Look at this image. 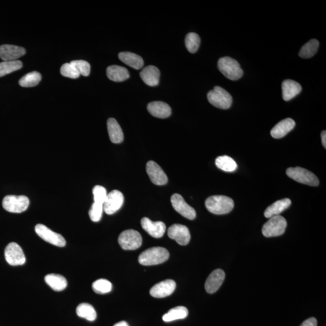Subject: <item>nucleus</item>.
Returning a JSON list of instances; mask_svg holds the SVG:
<instances>
[{
  "label": "nucleus",
  "instance_id": "19",
  "mask_svg": "<svg viewBox=\"0 0 326 326\" xmlns=\"http://www.w3.org/2000/svg\"><path fill=\"white\" fill-rule=\"evenodd\" d=\"M296 126V122L293 119L287 118L278 123L272 130L271 135L275 139H281L291 131Z\"/></svg>",
  "mask_w": 326,
  "mask_h": 326
},
{
  "label": "nucleus",
  "instance_id": "41",
  "mask_svg": "<svg viewBox=\"0 0 326 326\" xmlns=\"http://www.w3.org/2000/svg\"><path fill=\"white\" fill-rule=\"evenodd\" d=\"M321 136H322V144H323V147H324L326 149V130H323V131L322 132V134H321Z\"/></svg>",
  "mask_w": 326,
  "mask_h": 326
},
{
  "label": "nucleus",
  "instance_id": "8",
  "mask_svg": "<svg viewBox=\"0 0 326 326\" xmlns=\"http://www.w3.org/2000/svg\"><path fill=\"white\" fill-rule=\"evenodd\" d=\"M118 241L122 249L135 250L141 247L143 239L139 232L134 229H127L120 234Z\"/></svg>",
  "mask_w": 326,
  "mask_h": 326
},
{
  "label": "nucleus",
  "instance_id": "33",
  "mask_svg": "<svg viewBox=\"0 0 326 326\" xmlns=\"http://www.w3.org/2000/svg\"><path fill=\"white\" fill-rule=\"evenodd\" d=\"M23 67L22 62L18 60L12 61H3L0 63V77L4 76L17 71Z\"/></svg>",
  "mask_w": 326,
  "mask_h": 326
},
{
  "label": "nucleus",
  "instance_id": "1",
  "mask_svg": "<svg viewBox=\"0 0 326 326\" xmlns=\"http://www.w3.org/2000/svg\"><path fill=\"white\" fill-rule=\"evenodd\" d=\"M234 203L231 198L226 196L215 195L205 201V207L215 215H225L233 209Z\"/></svg>",
  "mask_w": 326,
  "mask_h": 326
},
{
  "label": "nucleus",
  "instance_id": "24",
  "mask_svg": "<svg viewBox=\"0 0 326 326\" xmlns=\"http://www.w3.org/2000/svg\"><path fill=\"white\" fill-rule=\"evenodd\" d=\"M109 139L113 143H121L124 141V132L116 119L110 118L107 121Z\"/></svg>",
  "mask_w": 326,
  "mask_h": 326
},
{
  "label": "nucleus",
  "instance_id": "39",
  "mask_svg": "<svg viewBox=\"0 0 326 326\" xmlns=\"http://www.w3.org/2000/svg\"><path fill=\"white\" fill-rule=\"evenodd\" d=\"M103 211V205L94 202L89 211V215L91 221L99 222L101 220Z\"/></svg>",
  "mask_w": 326,
  "mask_h": 326
},
{
  "label": "nucleus",
  "instance_id": "37",
  "mask_svg": "<svg viewBox=\"0 0 326 326\" xmlns=\"http://www.w3.org/2000/svg\"><path fill=\"white\" fill-rule=\"evenodd\" d=\"M94 201L96 203L103 205L107 197L105 188L101 186H96L93 189Z\"/></svg>",
  "mask_w": 326,
  "mask_h": 326
},
{
  "label": "nucleus",
  "instance_id": "4",
  "mask_svg": "<svg viewBox=\"0 0 326 326\" xmlns=\"http://www.w3.org/2000/svg\"><path fill=\"white\" fill-rule=\"evenodd\" d=\"M208 101L216 108L227 109L230 108L233 98L230 94L224 88L216 86L207 94Z\"/></svg>",
  "mask_w": 326,
  "mask_h": 326
},
{
  "label": "nucleus",
  "instance_id": "15",
  "mask_svg": "<svg viewBox=\"0 0 326 326\" xmlns=\"http://www.w3.org/2000/svg\"><path fill=\"white\" fill-rule=\"evenodd\" d=\"M142 228L154 238L163 237L166 229L165 224L161 221L153 222L148 218H143L141 220Z\"/></svg>",
  "mask_w": 326,
  "mask_h": 326
},
{
  "label": "nucleus",
  "instance_id": "23",
  "mask_svg": "<svg viewBox=\"0 0 326 326\" xmlns=\"http://www.w3.org/2000/svg\"><path fill=\"white\" fill-rule=\"evenodd\" d=\"M106 75L112 81L117 82L125 81L130 77L128 70L119 65H111L107 68Z\"/></svg>",
  "mask_w": 326,
  "mask_h": 326
},
{
  "label": "nucleus",
  "instance_id": "35",
  "mask_svg": "<svg viewBox=\"0 0 326 326\" xmlns=\"http://www.w3.org/2000/svg\"><path fill=\"white\" fill-rule=\"evenodd\" d=\"M92 288L96 293L99 294H105L109 293L112 290V284L106 279H99L93 283Z\"/></svg>",
  "mask_w": 326,
  "mask_h": 326
},
{
  "label": "nucleus",
  "instance_id": "3",
  "mask_svg": "<svg viewBox=\"0 0 326 326\" xmlns=\"http://www.w3.org/2000/svg\"><path fill=\"white\" fill-rule=\"evenodd\" d=\"M218 67L224 76L229 80H239L244 74L239 62L230 57H223L219 59Z\"/></svg>",
  "mask_w": 326,
  "mask_h": 326
},
{
  "label": "nucleus",
  "instance_id": "16",
  "mask_svg": "<svg viewBox=\"0 0 326 326\" xmlns=\"http://www.w3.org/2000/svg\"><path fill=\"white\" fill-rule=\"evenodd\" d=\"M176 281L166 280L156 284L150 290V294L155 298H164L174 293L176 288Z\"/></svg>",
  "mask_w": 326,
  "mask_h": 326
},
{
  "label": "nucleus",
  "instance_id": "14",
  "mask_svg": "<svg viewBox=\"0 0 326 326\" xmlns=\"http://www.w3.org/2000/svg\"><path fill=\"white\" fill-rule=\"evenodd\" d=\"M147 172L153 184L158 186H163L168 183V176L161 167L155 161H150L148 162Z\"/></svg>",
  "mask_w": 326,
  "mask_h": 326
},
{
  "label": "nucleus",
  "instance_id": "36",
  "mask_svg": "<svg viewBox=\"0 0 326 326\" xmlns=\"http://www.w3.org/2000/svg\"><path fill=\"white\" fill-rule=\"evenodd\" d=\"M70 63L74 65L80 75H82L83 76L89 75L91 67L88 62L83 60H77V61H73Z\"/></svg>",
  "mask_w": 326,
  "mask_h": 326
},
{
  "label": "nucleus",
  "instance_id": "18",
  "mask_svg": "<svg viewBox=\"0 0 326 326\" xmlns=\"http://www.w3.org/2000/svg\"><path fill=\"white\" fill-rule=\"evenodd\" d=\"M25 54V50L22 47L9 44L0 46V58L4 61H16Z\"/></svg>",
  "mask_w": 326,
  "mask_h": 326
},
{
  "label": "nucleus",
  "instance_id": "7",
  "mask_svg": "<svg viewBox=\"0 0 326 326\" xmlns=\"http://www.w3.org/2000/svg\"><path fill=\"white\" fill-rule=\"evenodd\" d=\"M286 226L287 222L283 216H273L263 225L262 233L267 237L281 236L285 233Z\"/></svg>",
  "mask_w": 326,
  "mask_h": 326
},
{
  "label": "nucleus",
  "instance_id": "22",
  "mask_svg": "<svg viewBox=\"0 0 326 326\" xmlns=\"http://www.w3.org/2000/svg\"><path fill=\"white\" fill-rule=\"evenodd\" d=\"M283 100L289 101L301 93L302 88L299 83L291 79L284 80L281 85Z\"/></svg>",
  "mask_w": 326,
  "mask_h": 326
},
{
  "label": "nucleus",
  "instance_id": "32",
  "mask_svg": "<svg viewBox=\"0 0 326 326\" xmlns=\"http://www.w3.org/2000/svg\"><path fill=\"white\" fill-rule=\"evenodd\" d=\"M41 80V75L37 72L27 74L20 80L19 83L23 87H33L37 85Z\"/></svg>",
  "mask_w": 326,
  "mask_h": 326
},
{
  "label": "nucleus",
  "instance_id": "20",
  "mask_svg": "<svg viewBox=\"0 0 326 326\" xmlns=\"http://www.w3.org/2000/svg\"><path fill=\"white\" fill-rule=\"evenodd\" d=\"M148 111L152 116L159 119H166L171 116L170 106L163 101H152L148 105Z\"/></svg>",
  "mask_w": 326,
  "mask_h": 326
},
{
  "label": "nucleus",
  "instance_id": "31",
  "mask_svg": "<svg viewBox=\"0 0 326 326\" xmlns=\"http://www.w3.org/2000/svg\"><path fill=\"white\" fill-rule=\"evenodd\" d=\"M76 314L80 318L93 322L97 317L95 308L93 306L88 303H81L77 307Z\"/></svg>",
  "mask_w": 326,
  "mask_h": 326
},
{
  "label": "nucleus",
  "instance_id": "6",
  "mask_svg": "<svg viewBox=\"0 0 326 326\" xmlns=\"http://www.w3.org/2000/svg\"><path fill=\"white\" fill-rule=\"evenodd\" d=\"M30 201L25 196L8 195L2 200V207L7 212L14 213L24 212L27 209Z\"/></svg>",
  "mask_w": 326,
  "mask_h": 326
},
{
  "label": "nucleus",
  "instance_id": "38",
  "mask_svg": "<svg viewBox=\"0 0 326 326\" xmlns=\"http://www.w3.org/2000/svg\"><path fill=\"white\" fill-rule=\"evenodd\" d=\"M61 74L63 76L71 78V79H77L80 76L79 72L71 63H66L62 65Z\"/></svg>",
  "mask_w": 326,
  "mask_h": 326
},
{
  "label": "nucleus",
  "instance_id": "13",
  "mask_svg": "<svg viewBox=\"0 0 326 326\" xmlns=\"http://www.w3.org/2000/svg\"><path fill=\"white\" fill-rule=\"evenodd\" d=\"M168 236L175 240L180 245H186L189 243L191 236L189 228L181 224H174L168 229Z\"/></svg>",
  "mask_w": 326,
  "mask_h": 326
},
{
  "label": "nucleus",
  "instance_id": "27",
  "mask_svg": "<svg viewBox=\"0 0 326 326\" xmlns=\"http://www.w3.org/2000/svg\"><path fill=\"white\" fill-rule=\"evenodd\" d=\"M45 281L54 291L64 290L67 286V281L64 276L56 274H50L45 277Z\"/></svg>",
  "mask_w": 326,
  "mask_h": 326
},
{
  "label": "nucleus",
  "instance_id": "28",
  "mask_svg": "<svg viewBox=\"0 0 326 326\" xmlns=\"http://www.w3.org/2000/svg\"><path fill=\"white\" fill-rule=\"evenodd\" d=\"M189 311L186 307L178 306L171 309L164 314L163 320L165 322H171L177 320L184 319L188 316Z\"/></svg>",
  "mask_w": 326,
  "mask_h": 326
},
{
  "label": "nucleus",
  "instance_id": "29",
  "mask_svg": "<svg viewBox=\"0 0 326 326\" xmlns=\"http://www.w3.org/2000/svg\"><path fill=\"white\" fill-rule=\"evenodd\" d=\"M215 164L218 168L226 172H234L237 168L236 161L227 155L218 156L216 159Z\"/></svg>",
  "mask_w": 326,
  "mask_h": 326
},
{
  "label": "nucleus",
  "instance_id": "5",
  "mask_svg": "<svg viewBox=\"0 0 326 326\" xmlns=\"http://www.w3.org/2000/svg\"><path fill=\"white\" fill-rule=\"evenodd\" d=\"M286 175L294 181L308 186H317L320 183L319 179L314 174L301 167L288 168Z\"/></svg>",
  "mask_w": 326,
  "mask_h": 326
},
{
  "label": "nucleus",
  "instance_id": "42",
  "mask_svg": "<svg viewBox=\"0 0 326 326\" xmlns=\"http://www.w3.org/2000/svg\"><path fill=\"white\" fill-rule=\"evenodd\" d=\"M113 326H129V325L126 322H121L116 323Z\"/></svg>",
  "mask_w": 326,
  "mask_h": 326
},
{
  "label": "nucleus",
  "instance_id": "12",
  "mask_svg": "<svg viewBox=\"0 0 326 326\" xmlns=\"http://www.w3.org/2000/svg\"><path fill=\"white\" fill-rule=\"evenodd\" d=\"M171 203L174 209L183 217L189 220H195L197 216L195 210L187 204L181 195L176 194L172 195Z\"/></svg>",
  "mask_w": 326,
  "mask_h": 326
},
{
  "label": "nucleus",
  "instance_id": "40",
  "mask_svg": "<svg viewBox=\"0 0 326 326\" xmlns=\"http://www.w3.org/2000/svg\"><path fill=\"white\" fill-rule=\"evenodd\" d=\"M301 326H317V320L314 317L308 318Z\"/></svg>",
  "mask_w": 326,
  "mask_h": 326
},
{
  "label": "nucleus",
  "instance_id": "11",
  "mask_svg": "<svg viewBox=\"0 0 326 326\" xmlns=\"http://www.w3.org/2000/svg\"><path fill=\"white\" fill-rule=\"evenodd\" d=\"M124 203V196L117 190H113L107 195L103 204V210L107 215H113L121 209Z\"/></svg>",
  "mask_w": 326,
  "mask_h": 326
},
{
  "label": "nucleus",
  "instance_id": "2",
  "mask_svg": "<svg viewBox=\"0 0 326 326\" xmlns=\"http://www.w3.org/2000/svg\"><path fill=\"white\" fill-rule=\"evenodd\" d=\"M169 258L168 250L163 247H153L141 253L139 262L142 265H156L165 262Z\"/></svg>",
  "mask_w": 326,
  "mask_h": 326
},
{
  "label": "nucleus",
  "instance_id": "34",
  "mask_svg": "<svg viewBox=\"0 0 326 326\" xmlns=\"http://www.w3.org/2000/svg\"><path fill=\"white\" fill-rule=\"evenodd\" d=\"M201 43L199 35L195 33H188L185 39V44L187 50L191 53H195L197 51Z\"/></svg>",
  "mask_w": 326,
  "mask_h": 326
},
{
  "label": "nucleus",
  "instance_id": "26",
  "mask_svg": "<svg viewBox=\"0 0 326 326\" xmlns=\"http://www.w3.org/2000/svg\"><path fill=\"white\" fill-rule=\"evenodd\" d=\"M119 57L124 63L135 70L142 69L144 65L142 57L130 52H121L119 54Z\"/></svg>",
  "mask_w": 326,
  "mask_h": 326
},
{
  "label": "nucleus",
  "instance_id": "10",
  "mask_svg": "<svg viewBox=\"0 0 326 326\" xmlns=\"http://www.w3.org/2000/svg\"><path fill=\"white\" fill-rule=\"evenodd\" d=\"M4 256L6 262L12 266L24 265L26 260L22 248L15 242L7 245L4 250Z\"/></svg>",
  "mask_w": 326,
  "mask_h": 326
},
{
  "label": "nucleus",
  "instance_id": "21",
  "mask_svg": "<svg viewBox=\"0 0 326 326\" xmlns=\"http://www.w3.org/2000/svg\"><path fill=\"white\" fill-rule=\"evenodd\" d=\"M140 75L143 81L150 87H155L158 85L160 72L157 67L149 65L140 72Z\"/></svg>",
  "mask_w": 326,
  "mask_h": 326
},
{
  "label": "nucleus",
  "instance_id": "9",
  "mask_svg": "<svg viewBox=\"0 0 326 326\" xmlns=\"http://www.w3.org/2000/svg\"><path fill=\"white\" fill-rule=\"evenodd\" d=\"M35 229L36 234L48 243L59 247H63L66 245V241L61 234L52 231L43 224H38Z\"/></svg>",
  "mask_w": 326,
  "mask_h": 326
},
{
  "label": "nucleus",
  "instance_id": "17",
  "mask_svg": "<svg viewBox=\"0 0 326 326\" xmlns=\"http://www.w3.org/2000/svg\"><path fill=\"white\" fill-rule=\"evenodd\" d=\"M226 278V274L223 270L213 271L205 283V291L208 294H213L220 288Z\"/></svg>",
  "mask_w": 326,
  "mask_h": 326
},
{
  "label": "nucleus",
  "instance_id": "30",
  "mask_svg": "<svg viewBox=\"0 0 326 326\" xmlns=\"http://www.w3.org/2000/svg\"><path fill=\"white\" fill-rule=\"evenodd\" d=\"M319 45V41L315 39L310 40L302 47L299 52V56L304 59L310 58L317 53Z\"/></svg>",
  "mask_w": 326,
  "mask_h": 326
},
{
  "label": "nucleus",
  "instance_id": "25",
  "mask_svg": "<svg viewBox=\"0 0 326 326\" xmlns=\"http://www.w3.org/2000/svg\"><path fill=\"white\" fill-rule=\"evenodd\" d=\"M291 205V201L289 198L278 200L277 201L273 203L265 210L264 216L265 218H271L273 216H278L283 211L290 207Z\"/></svg>",
  "mask_w": 326,
  "mask_h": 326
}]
</instances>
